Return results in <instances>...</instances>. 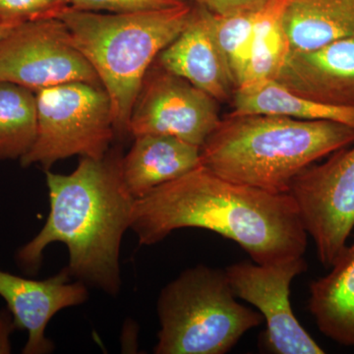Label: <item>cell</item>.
<instances>
[{
	"label": "cell",
	"instance_id": "cell-9",
	"mask_svg": "<svg viewBox=\"0 0 354 354\" xmlns=\"http://www.w3.org/2000/svg\"><path fill=\"white\" fill-rule=\"evenodd\" d=\"M218 101L167 70L147 74L130 115L133 137L167 135L201 148L218 123Z\"/></svg>",
	"mask_w": 354,
	"mask_h": 354
},
{
	"label": "cell",
	"instance_id": "cell-25",
	"mask_svg": "<svg viewBox=\"0 0 354 354\" xmlns=\"http://www.w3.org/2000/svg\"><path fill=\"white\" fill-rule=\"evenodd\" d=\"M13 26L10 25H6L2 24V23H0V39L3 38V37H6L8 32H10L14 29Z\"/></svg>",
	"mask_w": 354,
	"mask_h": 354
},
{
	"label": "cell",
	"instance_id": "cell-21",
	"mask_svg": "<svg viewBox=\"0 0 354 354\" xmlns=\"http://www.w3.org/2000/svg\"><path fill=\"white\" fill-rule=\"evenodd\" d=\"M71 7L70 0H0V23L17 26L55 19Z\"/></svg>",
	"mask_w": 354,
	"mask_h": 354
},
{
	"label": "cell",
	"instance_id": "cell-7",
	"mask_svg": "<svg viewBox=\"0 0 354 354\" xmlns=\"http://www.w3.org/2000/svg\"><path fill=\"white\" fill-rule=\"evenodd\" d=\"M290 194L321 264L332 267L354 227V146L304 169L291 184Z\"/></svg>",
	"mask_w": 354,
	"mask_h": 354
},
{
	"label": "cell",
	"instance_id": "cell-11",
	"mask_svg": "<svg viewBox=\"0 0 354 354\" xmlns=\"http://www.w3.org/2000/svg\"><path fill=\"white\" fill-rule=\"evenodd\" d=\"M65 267L55 276L35 281L0 271V297L4 298L12 315L15 329L28 332L23 353L46 354L55 344L46 337V329L60 310L87 301L88 288L83 281H71Z\"/></svg>",
	"mask_w": 354,
	"mask_h": 354
},
{
	"label": "cell",
	"instance_id": "cell-6",
	"mask_svg": "<svg viewBox=\"0 0 354 354\" xmlns=\"http://www.w3.org/2000/svg\"><path fill=\"white\" fill-rule=\"evenodd\" d=\"M37 138L24 157V167L48 169L73 156L102 158L109 152L115 127L111 102L102 85L71 82L35 92Z\"/></svg>",
	"mask_w": 354,
	"mask_h": 354
},
{
	"label": "cell",
	"instance_id": "cell-10",
	"mask_svg": "<svg viewBox=\"0 0 354 354\" xmlns=\"http://www.w3.org/2000/svg\"><path fill=\"white\" fill-rule=\"evenodd\" d=\"M307 267L301 256L269 264L244 261L225 269L235 297L252 304L265 319L266 344L272 353H325L300 325L291 308V283Z\"/></svg>",
	"mask_w": 354,
	"mask_h": 354
},
{
	"label": "cell",
	"instance_id": "cell-14",
	"mask_svg": "<svg viewBox=\"0 0 354 354\" xmlns=\"http://www.w3.org/2000/svg\"><path fill=\"white\" fill-rule=\"evenodd\" d=\"M121 162L123 180L134 199L201 167V148L167 135L135 137Z\"/></svg>",
	"mask_w": 354,
	"mask_h": 354
},
{
	"label": "cell",
	"instance_id": "cell-19",
	"mask_svg": "<svg viewBox=\"0 0 354 354\" xmlns=\"http://www.w3.org/2000/svg\"><path fill=\"white\" fill-rule=\"evenodd\" d=\"M263 9L230 16H216L207 10L214 36L227 60L235 88L245 83L256 29Z\"/></svg>",
	"mask_w": 354,
	"mask_h": 354
},
{
	"label": "cell",
	"instance_id": "cell-1",
	"mask_svg": "<svg viewBox=\"0 0 354 354\" xmlns=\"http://www.w3.org/2000/svg\"><path fill=\"white\" fill-rule=\"evenodd\" d=\"M185 227L236 242L258 264L301 257L307 248L308 234L290 193L232 183L203 165L135 200L130 228L142 245Z\"/></svg>",
	"mask_w": 354,
	"mask_h": 354
},
{
	"label": "cell",
	"instance_id": "cell-5",
	"mask_svg": "<svg viewBox=\"0 0 354 354\" xmlns=\"http://www.w3.org/2000/svg\"><path fill=\"white\" fill-rule=\"evenodd\" d=\"M227 272L198 265L160 291L157 354H225L263 316L235 300Z\"/></svg>",
	"mask_w": 354,
	"mask_h": 354
},
{
	"label": "cell",
	"instance_id": "cell-18",
	"mask_svg": "<svg viewBox=\"0 0 354 354\" xmlns=\"http://www.w3.org/2000/svg\"><path fill=\"white\" fill-rule=\"evenodd\" d=\"M36 94L30 88L0 82V160L22 158L37 138Z\"/></svg>",
	"mask_w": 354,
	"mask_h": 354
},
{
	"label": "cell",
	"instance_id": "cell-16",
	"mask_svg": "<svg viewBox=\"0 0 354 354\" xmlns=\"http://www.w3.org/2000/svg\"><path fill=\"white\" fill-rule=\"evenodd\" d=\"M330 268L310 285L308 309L326 337L354 348V241Z\"/></svg>",
	"mask_w": 354,
	"mask_h": 354
},
{
	"label": "cell",
	"instance_id": "cell-13",
	"mask_svg": "<svg viewBox=\"0 0 354 354\" xmlns=\"http://www.w3.org/2000/svg\"><path fill=\"white\" fill-rule=\"evenodd\" d=\"M160 66L204 91L216 101H227L234 80L209 24V12L193 6L192 17L183 32L158 55Z\"/></svg>",
	"mask_w": 354,
	"mask_h": 354
},
{
	"label": "cell",
	"instance_id": "cell-17",
	"mask_svg": "<svg viewBox=\"0 0 354 354\" xmlns=\"http://www.w3.org/2000/svg\"><path fill=\"white\" fill-rule=\"evenodd\" d=\"M230 114H267L295 120L335 121L354 128V108L322 104L291 92L274 79L235 88Z\"/></svg>",
	"mask_w": 354,
	"mask_h": 354
},
{
	"label": "cell",
	"instance_id": "cell-23",
	"mask_svg": "<svg viewBox=\"0 0 354 354\" xmlns=\"http://www.w3.org/2000/svg\"><path fill=\"white\" fill-rule=\"evenodd\" d=\"M192 1L214 15L230 16L261 10L274 0H192Z\"/></svg>",
	"mask_w": 354,
	"mask_h": 354
},
{
	"label": "cell",
	"instance_id": "cell-4",
	"mask_svg": "<svg viewBox=\"0 0 354 354\" xmlns=\"http://www.w3.org/2000/svg\"><path fill=\"white\" fill-rule=\"evenodd\" d=\"M189 3L135 13H102L70 7L58 17L70 39L108 93L115 131H128L130 115L156 58L192 17Z\"/></svg>",
	"mask_w": 354,
	"mask_h": 354
},
{
	"label": "cell",
	"instance_id": "cell-15",
	"mask_svg": "<svg viewBox=\"0 0 354 354\" xmlns=\"http://www.w3.org/2000/svg\"><path fill=\"white\" fill-rule=\"evenodd\" d=\"M290 51L354 37V0H283L279 15Z\"/></svg>",
	"mask_w": 354,
	"mask_h": 354
},
{
	"label": "cell",
	"instance_id": "cell-8",
	"mask_svg": "<svg viewBox=\"0 0 354 354\" xmlns=\"http://www.w3.org/2000/svg\"><path fill=\"white\" fill-rule=\"evenodd\" d=\"M0 82L34 92L71 82L102 85L58 18L25 23L0 39Z\"/></svg>",
	"mask_w": 354,
	"mask_h": 354
},
{
	"label": "cell",
	"instance_id": "cell-20",
	"mask_svg": "<svg viewBox=\"0 0 354 354\" xmlns=\"http://www.w3.org/2000/svg\"><path fill=\"white\" fill-rule=\"evenodd\" d=\"M283 3V0H274L261 11L252 57L243 85L276 78L285 62L290 48L279 21Z\"/></svg>",
	"mask_w": 354,
	"mask_h": 354
},
{
	"label": "cell",
	"instance_id": "cell-2",
	"mask_svg": "<svg viewBox=\"0 0 354 354\" xmlns=\"http://www.w3.org/2000/svg\"><path fill=\"white\" fill-rule=\"evenodd\" d=\"M121 162L122 158L106 153L102 158L83 157L70 174L46 169L50 215L41 232L18 251L21 267L36 274L44 249L62 242L68 249L72 278L118 295L121 241L131 225L135 203Z\"/></svg>",
	"mask_w": 354,
	"mask_h": 354
},
{
	"label": "cell",
	"instance_id": "cell-24",
	"mask_svg": "<svg viewBox=\"0 0 354 354\" xmlns=\"http://www.w3.org/2000/svg\"><path fill=\"white\" fill-rule=\"evenodd\" d=\"M15 330L13 318L6 311L0 312V354L10 353L9 335Z\"/></svg>",
	"mask_w": 354,
	"mask_h": 354
},
{
	"label": "cell",
	"instance_id": "cell-12",
	"mask_svg": "<svg viewBox=\"0 0 354 354\" xmlns=\"http://www.w3.org/2000/svg\"><path fill=\"white\" fill-rule=\"evenodd\" d=\"M274 80L313 101L354 108V37L288 51Z\"/></svg>",
	"mask_w": 354,
	"mask_h": 354
},
{
	"label": "cell",
	"instance_id": "cell-3",
	"mask_svg": "<svg viewBox=\"0 0 354 354\" xmlns=\"http://www.w3.org/2000/svg\"><path fill=\"white\" fill-rule=\"evenodd\" d=\"M354 143V128L267 114H230L201 147L209 171L274 194L290 193L304 169Z\"/></svg>",
	"mask_w": 354,
	"mask_h": 354
},
{
	"label": "cell",
	"instance_id": "cell-22",
	"mask_svg": "<svg viewBox=\"0 0 354 354\" xmlns=\"http://www.w3.org/2000/svg\"><path fill=\"white\" fill-rule=\"evenodd\" d=\"M188 3L187 0H70L77 10L109 13H135L174 8Z\"/></svg>",
	"mask_w": 354,
	"mask_h": 354
}]
</instances>
